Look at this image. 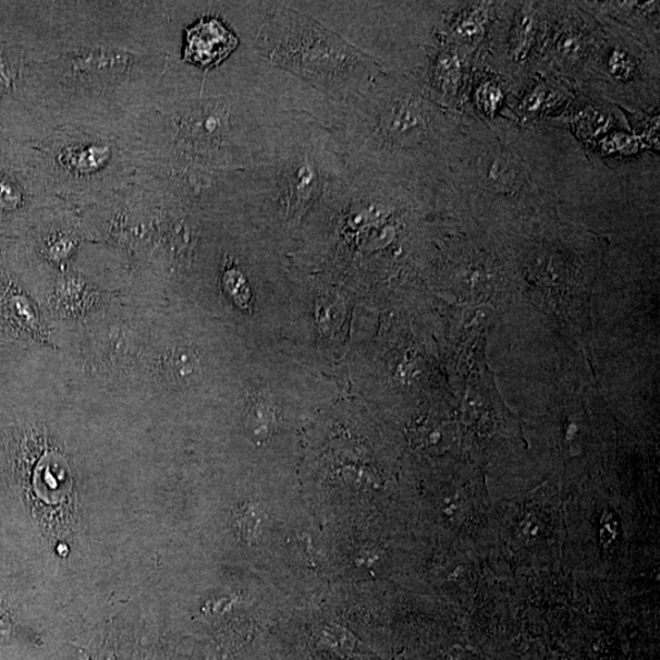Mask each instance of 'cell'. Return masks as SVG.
Returning <instances> with one entry per match:
<instances>
[{
	"label": "cell",
	"mask_w": 660,
	"mask_h": 660,
	"mask_svg": "<svg viewBox=\"0 0 660 660\" xmlns=\"http://www.w3.org/2000/svg\"><path fill=\"white\" fill-rule=\"evenodd\" d=\"M352 176L337 138L313 115L290 114L262 161L240 172L232 193L292 227Z\"/></svg>",
	"instance_id": "cell-1"
},
{
	"label": "cell",
	"mask_w": 660,
	"mask_h": 660,
	"mask_svg": "<svg viewBox=\"0 0 660 660\" xmlns=\"http://www.w3.org/2000/svg\"><path fill=\"white\" fill-rule=\"evenodd\" d=\"M256 53L334 105L362 96L376 80V63L314 16L284 3H261L254 28Z\"/></svg>",
	"instance_id": "cell-2"
},
{
	"label": "cell",
	"mask_w": 660,
	"mask_h": 660,
	"mask_svg": "<svg viewBox=\"0 0 660 660\" xmlns=\"http://www.w3.org/2000/svg\"><path fill=\"white\" fill-rule=\"evenodd\" d=\"M240 45L239 37L217 19H201L186 29L184 60L199 68L222 64Z\"/></svg>",
	"instance_id": "cell-3"
},
{
	"label": "cell",
	"mask_w": 660,
	"mask_h": 660,
	"mask_svg": "<svg viewBox=\"0 0 660 660\" xmlns=\"http://www.w3.org/2000/svg\"><path fill=\"white\" fill-rule=\"evenodd\" d=\"M163 368L170 383L187 386L199 374V359L192 349L175 347L163 359Z\"/></svg>",
	"instance_id": "cell-4"
},
{
	"label": "cell",
	"mask_w": 660,
	"mask_h": 660,
	"mask_svg": "<svg viewBox=\"0 0 660 660\" xmlns=\"http://www.w3.org/2000/svg\"><path fill=\"white\" fill-rule=\"evenodd\" d=\"M265 514L261 508L246 505L236 516V529L244 542L254 543L264 534Z\"/></svg>",
	"instance_id": "cell-5"
},
{
	"label": "cell",
	"mask_w": 660,
	"mask_h": 660,
	"mask_svg": "<svg viewBox=\"0 0 660 660\" xmlns=\"http://www.w3.org/2000/svg\"><path fill=\"white\" fill-rule=\"evenodd\" d=\"M248 424L255 436L271 435L276 425L273 408L266 403H257L249 412Z\"/></svg>",
	"instance_id": "cell-6"
},
{
	"label": "cell",
	"mask_w": 660,
	"mask_h": 660,
	"mask_svg": "<svg viewBox=\"0 0 660 660\" xmlns=\"http://www.w3.org/2000/svg\"><path fill=\"white\" fill-rule=\"evenodd\" d=\"M460 74V64L455 56L443 54L436 66V80L440 88L452 89L456 85Z\"/></svg>",
	"instance_id": "cell-7"
},
{
	"label": "cell",
	"mask_w": 660,
	"mask_h": 660,
	"mask_svg": "<svg viewBox=\"0 0 660 660\" xmlns=\"http://www.w3.org/2000/svg\"><path fill=\"white\" fill-rule=\"evenodd\" d=\"M489 178H491L492 182L497 184L498 187H502L512 184L515 175L514 170L510 168V164L505 161H497L492 166L491 172H489Z\"/></svg>",
	"instance_id": "cell-8"
},
{
	"label": "cell",
	"mask_w": 660,
	"mask_h": 660,
	"mask_svg": "<svg viewBox=\"0 0 660 660\" xmlns=\"http://www.w3.org/2000/svg\"><path fill=\"white\" fill-rule=\"evenodd\" d=\"M610 70L620 78H627L633 73L634 65L628 57L622 52H615L610 59Z\"/></svg>",
	"instance_id": "cell-9"
},
{
	"label": "cell",
	"mask_w": 660,
	"mask_h": 660,
	"mask_svg": "<svg viewBox=\"0 0 660 660\" xmlns=\"http://www.w3.org/2000/svg\"><path fill=\"white\" fill-rule=\"evenodd\" d=\"M559 52L565 57L572 58L577 57L579 53V48H582V44H579L578 38L573 35H566L559 41Z\"/></svg>",
	"instance_id": "cell-10"
},
{
	"label": "cell",
	"mask_w": 660,
	"mask_h": 660,
	"mask_svg": "<svg viewBox=\"0 0 660 660\" xmlns=\"http://www.w3.org/2000/svg\"><path fill=\"white\" fill-rule=\"evenodd\" d=\"M520 25H522V28L518 32L517 53H522L523 49L527 47L533 28L531 20L528 16H525Z\"/></svg>",
	"instance_id": "cell-11"
},
{
	"label": "cell",
	"mask_w": 660,
	"mask_h": 660,
	"mask_svg": "<svg viewBox=\"0 0 660 660\" xmlns=\"http://www.w3.org/2000/svg\"><path fill=\"white\" fill-rule=\"evenodd\" d=\"M481 32V23L475 19L465 20L462 25L459 26V35L463 37H474Z\"/></svg>",
	"instance_id": "cell-12"
},
{
	"label": "cell",
	"mask_w": 660,
	"mask_h": 660,
	"mask_svg": "<svg viewBox=\"0 0 660 660\" xmlns=\"http://www.w3.org/2000/svg\"><path fill=\"white\" fill-rule=\"evenodd\" d=\"M481 102L487 108H494L500 98V93L496 87H487L481 91Z\"/></svg>",
	"instance_id": "cell-13"
},
{
	"label": "cell",
	"mask_w": 660,
	"mask_h": 660,
	"mask_svg": "<svg viewBox=\"0 0 660 660\" xmlns=\"http://www.w3.org/2000/svg\"><path fill=\"white\" fill-rule=\"evenodd\" d=\"M10 632H12V620H10L7 610L0 606V641H3Z\"/></svg>",
	"instance_id": "cell-14"
}]
</instances>
